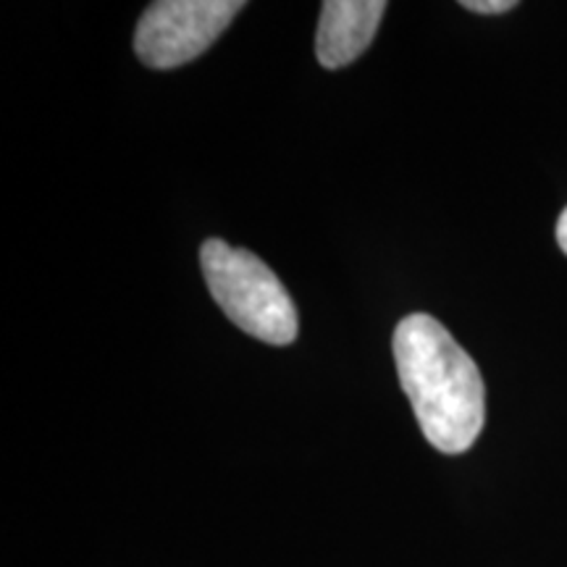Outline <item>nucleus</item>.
<instances>
[{"label":"nucleus","instance_id":"obj_1","mask_svg":"<svg viewBox=\"0 0 567 567\" xmlns=\"http://www.w3.org/2000/svg\"><path fill=\"white\" fill-rule=\"evenodd\" d=\"M400 384L425 442L444 455H463L486 421V389L478 365L429 313L402 318L394 331Z\"/></svg>","mask_w":567,"mask_h":567},{"label":"nucleus","instance_id":"obj_2","mask_svg":"<svg viewBox=\"0 0 567 567\" xmlns=\"http://www.w3.org/2000/svg\"><path fill=\"white\" fill-rule=\"evenodd\" d=\"M200 266L213 300L234 326L266 344L295 342L300 321L292 297L258 255L224 239H208L200 250Z\"/></svg>","mask_w":567,"mask_h":567},{"label":"nucleus","instance_id":"obj_3","mask_svg":"<svg viewBox=\"0 0 567 567\" xmlns=\"http://www.w3.org/2000/svg\"><path fill=\"white\" fill-rule=\"evenodd\" d=\"M243 9V0H158L142 13L134 51L151 69L184 66L208 51Z\"/></svg>","mask_w":567,"mask_h":567},{"label":"nucleus","instance_id":"obj_4","mask_svg":"<svg viewBox=\"0 0 567 567\" xmlns=\"http://www.w3.org/2000/svg\"><path fill=\"white\" fill-rule=\"evenodd\" d=\"M386 13L384 0H326L316 34L323 69H342L371 45Z\"/></svg>","mask_w":567,"mask_h":567},{"label":"nucleus","instance_id":"obj_5","mask_svg":"<svg viewBox=\"0 0 567 567\" xmlns=\"http://www.w3.org/2000/svg\"><path fill=\"white\" fill-rule=\"evenodd\" d=\"M465 9L467 11H476V13H505L515 9V0H465Z\"/></svg>","mask_w":567,"mask_h":567},{"label":"nucleus","instance_id":"obj_6","mask_svg":"<svg viewBox=\"0 0 567 567\" xmlns=\"http://www.w3.org/2000/svg\"><path fill=\"white\" fill-rule=\"evenodd\" d=\"M557 245H559V250L567 255V208L559 213V218H557Z\"/></svg>","mask_w":567,"mask_h":567}]
</instances>
